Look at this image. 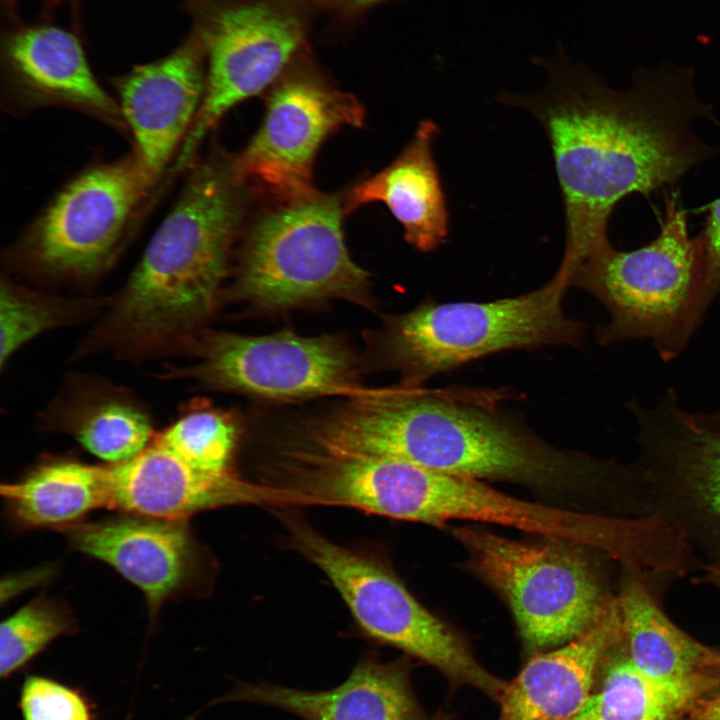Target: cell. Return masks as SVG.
<instances>
[{"label": "cell", "instance_id": "cell-1", "mask_svg": "<svg viewBox=\"0 0 720 720\" xmlns=\"http://www.w3.org/2000/svg\"><path fill=\"white\" fill-rule=\"evenodd\" d=\"M545 66L543 91L505 101L532 113L550 141L566 221L560 265L574 272L610 242L622 198L673 184L712 155L692 126L713 115L687 69L640 72L632 87L615 90L560 57Z\"/></svg>", "mask_w": 720, "mask_h": 720}, {"label": "cell", "instance_id": "cell-2", "mask_svg": "<svg viewBox=\"0 0 720 720\" xmlns=\"http://www.w3.org/2000/svg\"><path fill=\"white\" fill-rule=\"evenodd\" d=\"M504 393L402 385L354 399L314 419L323 448L384 456L435 472L566 491L610 468L555 447L502 407Z\"/></svg>", "mask_w": 720, "mask_h": 720}, {"label": "cell", "instance_id": "cell-3", "mask_svg": "<svg viewBox=\"0 0 720 720\" xmlns=\"http://www.w3.org/2000/svg\"><path fill=\"white\" fill-rule=\"evenodd\" d=\"M171 210L78 354L147 357L183 350L204 329L227 275L245 185L234 157H197Z\"/></svg>", "mask_w": 720, "mask_h": 720}, {"label": "cell", "instance_id": "cell-4", "mask_svg": "<svg viewBox=\"0 0 720 720\" xmlns=\"http://www.w3.org/2000/svg\"><path fill=\"white\" fill-rule=\"evenodd\" d=\"M704 283L702 238L690 236L673 194L666 196L655 239L631 251L609 242L588 254L571 278V287L596 298L609 314L596 329L599 344L649 339L665 361L684 350L701 323Z\"/></svg>", "mask_w": 720, "mask_h": 720}, {"label": "cell", "instance_id": "cell-5", "mask_svg": "<svg viewBox=\"0 0 720 720\" xmlns=\"http://www.w3.org/2000/svg\"><path fill=\"white\" fill-rule=\"evenodd\" d=\"M174 174L157 178L134 149L66 182L5 249L7 268L46 283L92 282L109 271Z\"/></svg>", "mask_w": 720, "mask_h": 720}, {"label": "cell", "instance_id": "cell-6", "mask_svg": "<svg viewBox=\"0 0 720 720\" xmlns=\"http://www.w3.org/2000/svg\"><path fill=\"white\" fill-rule=\"evenodd\" d=\"M570 280L556 271L542 286L494 301L427 300L387 320L380 338L385 364L404 386L492 354L548 346L579 347L585 325L567 316L563 299Z\"/></svg>", "mask_w": 720, "mask_h": 720}, {"label": "cell", "instance_id": "cell-7", "mask_svg": "<svg viewBox=\"0 0 720 720\" xmlns=\"http://www.w3.org/2000/svg\"><path fill=\"white\" fill-rule=\"evenodd\" d=\"M344 214L339 195L317 192L263 215L243 244L233 295L270 311L329 299L369 307V274L345 245Z\"/></svg>", "mask_w": 720, "mask_h": 720}, {"label": "cell", "instance_id": "cell-8", "mask_svg": "<svg viewBox=\"0 0 720 720\" xmlns=\"http://www.w3.org/2000/svg\"><path fill=\"white\" fill-rule=\"evenodd\" d=\"M475 574L508 604L530 650L561 646L587 631L610 601L580 544L514 540L475 525L452 529Z\"/></svg>", "mask_w": 720, "mask_h": 720}, {"label": "cell", "instance_id": "cell-9", "mask_svg": "<svg viewBox=\"0 0 720 720\" xmlns=\"http://www.w3.org/2000/svg\"><path fill=\"white\" fill-rule=\"evenodd\" d=\"M290 545L330 580L361 630L499 699L503 681L486 670L465 641L426 609L378 557L332 542L295 516L284 515Z\"/></svg>", "mask_w": 720, "mask_h": 720}, {"label": "cell", "instance_id": "cell-10", "mask_svg": "<svg viewBox=\"0 0 720 720\" xmlns=\"http://www.w3.org/2000/svg\"><path fill=\"white\" fill-rule=\"evenodd\" d=\"M194 31L206 53V90L173 169L184 172L229 109L276 80L302 46L304 7L296 0H193Z\"/></svg>", "mask_w": 720, "mask_h": 720}, {"label": "cell", "instance_id": "cell-11", "mask_svg": "<svg viewBox=\"0 0 720 720\" xmlns=\"http://www.w3.org/2000/svg\"><path fill=\"white\" fill-rule=\"evenodd\" d=\"M195 357L166 376L271 400L323 395L362 396L358 361L338 337H305L291 331L249 336L202 330L185 348Z\"/></svg>", "mask_w": 720, "mask_h": 720}, {"label": "cell", "instance_id": "cell-12", "mask_svg": "<svg viewBox=\"0 0 720 720\" xmlns=\"http://www.w3.org/2000/svg\"><path fill=\"white\" fill-rule=\"evenodd\" d=\"M363 121L364 109L353 95L310 74L289 75L271 92L255 136L234 157L237 176L281 204L310 198L317 193L312 169L323 141Z\"/></svg>", "mask_w": 720, "mask_h": 720}, {"label": "cell", "instance_id": "cell-13", "mask_svg": "<svg viewBox=\"0 0 720 720\" xmlns=\"http://www.w3.org/2000/svg\"><path fill=\"white\" fill-rule=\"evenodd\" d=\"M1 58V106L8 114L64 108L129 136L117 100L99 84L75 34L49 24L24 26L7 35Z\"/></svg>", "mask_w": 720, "mask_h": 720}, {"label": "cell", "instance_id": "cell-14", "mask_svg": "<svg viewBox=\"0 0 720 720\" xmlns=\"http://www.w3.org/2000/svg\"><path fill=\"white\" fill-rule=\"evenodd\" d=\"M206 53L193 30L169 55L134 66L113 80L132 149L152 175L163 178L202 104Z\"/></svg>", "mask_w": 720, "mask_h": 720}, {"label": "cell", "instance_id": "cell-15", "mask_svg": "<svg viewBox=\"0 0 720 720\" xmlns=\"http://www.w3.org/2000/svg\"><path fill=\"white\" fill-rule=\"evenodd\" d=\"M72 547L136 585L152 611L183 589L198 568L197 546L183 520L127 513L67 527Z\"/></svg>", "mask_w": 720, "mask_h": 720}, {"label": "cell", "instance_id": "cell-16", "mask_svg": "<svg viewBox=\"0 0 720 720\" xmlns=\"http://www.w3.org/2000/svg\"><path fill=\"white\" fill-rule=\"evenodd\" d=\"M107 469L108 508L125 513L184 521L206 509L256 503L254 483L199 471L154 436L139 454Z\"/></svg>", "mask_w": 720, "mask_h": 720}, {"label": "cell", "instance_id": "cell-17", "mask_svg": "<svg viewBox=\"0 0 720 720\" xmlns=\"http://www.w3.org/2000/svg\"><path fill=\"white\" fill-rule=\"evenodd\" d=\"M622 638L618 599L599 620L559 648L533 657L498 699L499 720H569L592 695L597 670Z\"/></svg>", "mask_w": 720, "mask_h": 720}, {"label": "cell", "instance_id": "cell-18", "mask_svg": "<svg viewBox=\"0 0 720 720\" xmlns=\"http://www.w3.org/2000/svg\"><path fill=\"white\" fill-rule=\"evenodd\" d=\"M240 701L276 707L304 720H423L405 665L362 659L340 685L306 691L239 683L214 703Z\"/></svg>", "mask_w": 720, "mask_h": 720}, {"label": "cell", "instance_id": "cell-19", "mask_svg": "<svg viewBox=\"0 0 720 720\" xmlns=\"http://www.w3.org/2000/svg\"><path fill=\"white\" fill-rule=\"evenodd\" d=\"M438 133L435 122L421 121L413 138L388 166L346 194L345 214L382 202L402 225L409 244L422 252L439 247L448 236L449 213L433 156Z\"/></svg>", "mask_w": 720, "mask_h": 720}, {"label": "cell", "instance_id": "cell-20", "mask_svg": "<svg viewBox=\"0 0 720 720\" xmlns=\"http://www.w3.org/2000/svg\"><path fill=\"white\" fill-rule=\"evenodd\" d=\"M640 445L655 471L686 488L696 506L720 526V429L685 411L674 389L654 406H631Z\"/></svg>", "mask_w": 720, "mask_h": 720}, {"label": "cell", "instance_id": "cell-21", "mask_svg": "<svg viewBox=\"0 0 720 720\" xmlns=\"http://www.w3.org/2000/svg\"><path fill=\"white\" fill-rule=\"evenodd\" d=\"M42 419L112 464L139 454L155 434L146 409L130 393L90 377L73 378Z\"/></svg>", "mask_w": 720, "mask_h": 720}, {"label": "cell", "instance_id": "cell-22", "mask_svg": "<svg viewBox=\"0 0 720 720\" xmlns=\"http://www.w3.org/2000/svg\"><path fill=\"white\" fill-rule=\"evenodd\" d=\"M13 517L26 527L67 528L90 511L107 507V466L55 459L22 480L1 486Z\"/></svg>", "mask_w": 720, "mask_h": 720}, {"label": "cell", "instance_id": "cell-23", "mask_svg": "<svg viewBox=\"0 0 720 720\" xmlns=\"http://www.w3.org/2000/svg\"><path fill=\"white\" fill-rule=\"evenodd\" d=\"M719 689L707 675L681 681L651 677L624 654L609 663L600 689L569 720H683L698 698Z\"/></svg>", "mask_w": 720, "mask_h": 720}, {"label": "cell", "instance_id": "cell-24", "mask_svg": "<svg viewBox=\"0 0 720 720\" xmlns=\"http://www.w3.org/2000/svg\"><path fill=\"white\" fill-rule=\"evenodd\" d=\"M625 655L641 672L681 681L706 675L713 649L698 643L673 624L647 589L631 581L618 598Z\"/></svg>", "mask_w": 720, "mask_h": 720}, {"label": "cell", "instance_id": "cell-25", "mask_svg": "<svg viewBox=\"0 0 720 720\" xmlns=\"http://www.w3.org/2000/svg\"><path fill=\"white\" fill-rule=\"evenodd\" d=\"M110 298L72 299L43 294L2 277L0 289V367L24 344L52 329L85 320Z\"/></svg>", "mask_w": 720, "mask_h": 720}, {"label": "cell", "instance_id": "cell-26", "mask_svg": "<svg viewBox=\"0 0 720 720\" xmlns=\"http://www.w3.org/2000/svg\"><path fill=\"white\" fill-rule=\"evenodd\" d=\"M239 437L232 414L208 405L191 404L154 438L199 471L233 475L232 458Z\"/></svg>", "mask_w": 720, "mask_h": 720}, {"label": "cell", "instance_id": "cell-27", "mask_svg": "<svg viewBox=\"0 0 720 720\" xmlns=\"http://www.w3.org/2000/svg\"><path fill=\"white\" fill-rule=\"evenodd\" d=\"M74 623L57 603L35 600L1 623L0 675L12 676L53 640L70 632Z\"/></svg>", "mask_w": 720, "mask_h": 720}, {"label": "cell", "instance_id": "cell-28", "mask_svg": "<svg viewBox=\"0 0 720 720\" xmlns=\"http://www.w3.org/2000/svg\"><path fill=\"white\" fill-rule=\"evenodd\" d=\"M19 706L23 720H94L91 705L78 689L43 676L24 680Z\"/></svg>", "mask_w": 720, "mask_h": 720}, {"label": "cell", "instance_id": "cell-29", "mask_svg": "<svg viewBox=\"0 0 720 720\" xmlns=\"http://www.w3.org/2000/svg\"><path fill=\"white\" fill-rule=\"evenodd\" d=\"M700 236L705 252L704 307L707 310L720 293V197L712 203Z\"/></svg>", "mask_w": 720, "mask_h": 720}, {"label": "cell", "instance_id": "cell-30", "mask_svg": "<svg viewBox=\"0 0 720 720\" xmlns=\"http://www.w3.org/2000/svg\"><path fill=\"white\" fill-rule=\"evenodd\" d=\"M683 720H720V692H710L698 698Z\"/></svg>", "mask_w": 720, "mask_h": 720}, {"label": "cell", "instance_id": "cell-31", "mask_svg": "<svg viewBox=\"0 0 720 720\" xmlns=\"http://www.w3.org/2000/svg\"><path fill=\"white\" fill-rule=\"evenodd\" d=\"M318 5L339 14L348 16L361 12L362 10L382 0H310Z\"/></svg>", "mask_w": 720, "mask_h": 720}, {"label": "cell", "instance_id": "cell-32", "mask_svg": "<svg viewBox=\"0 0 720 720\" xmlns=\"http://www.w3.org/2000/svg\"><path fill=\"white\" fill-rule=\"evenodd\" d=\"M707 580L720 589V563L708 569Z\"/></svg>", "mask_w": 720, "mask_h": 720}, {"label": "cell", "instance_id": "cell-33", "mask_svg": "<svg viewBox=\"0 0 720 720\" xmlns=\"http://www.w3.org/2000/svg\"><path fill=\"white\" fill-rule=\"evenodd\" d=\"M713 666L720 676V649L715 650L714 657H713Z\"/></svg>", "mask_w": 720, "mask_h": 720}, {"label": "cell", "instance_id": "cell-34", "mask_svg": "<svg viewBox=\"0 0 720 720\" xmlns=\"http://www.w3.org/2000/svg\"><path fill=\"white\" fill-rule=\"evenodd\" d=\"M711 421L716 427L720 428V410L714 411L712 413Z\"/></svg>", "mask_w": 720, "mask_h": 720}, {"label": "cell", "instance_id": "cell-35", "mask_svg": "<svg viewBox=\"0 0 720 720\" xmlns=\"http://www.w3.org/2000/svg\"><path fill=\"white\" fill-rule=\"evenodd\" d=\"M62 1H65V0H49V2H51V3H53V4H56V3H59V2H62Z\"/></svg>", "mask_w": 720, "mask_h": 720}, {"label": "cell", "instance_id": "cell-36", "mask_svg": "<svg viewBox=\"0 0 720 720\" xmlns=\"http://www.w3.org/2000/svg\"><path fill=\"white\" fill-rule=\"evenodd\" d=\"M8 4H12L15 0H6Z\"/></svg>", "mask_w": 720, "mask_h": 720}]
</instances>
